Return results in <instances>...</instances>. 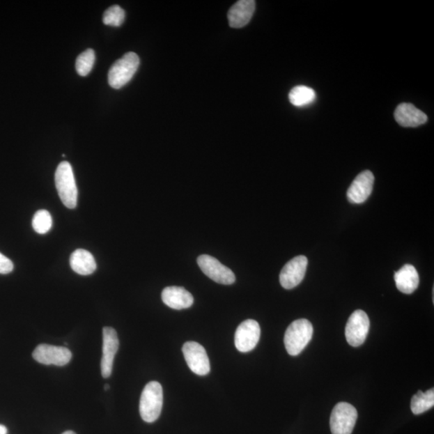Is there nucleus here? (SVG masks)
Wrapping results in <instances>:
<instances>
[{"label": "nucleus", "mask_w": 434, "mask_h": 434, "mask_svg": "<svg viewBox=\"0 0 434 434\" xmlns=\"http://www.w3.org/2000/svg\"><path fill=\"white\" fill-rule=\"evenodd\" d=\"M55 182L61 201L68 208L73 209L77 203V188L72 166L68 162H62L57 166Z\"/></svg>", "instance_id": "obj_3"}, {"label": "nucleus", "mask_w": 434, "mask_h": 434, "mask_svg": "<svg viewBox=\"0 0 434 434\" xmlns=\"http://www.w3.org/2000/svg\"><path fill=\"white\" fill-rule=\"evenodd\" d=\"M13 261L0 253V274H8L13 272Z\"/></svg>", "instance_id": "obj_24"}, {"label": "nucleus", "mask_w": 434, "mask_h": 434, "mask_svg": "<svg viewBox=\"0 0 434 434\" xmlns=\"http://www.w3.org/2000/svg\"><path fill=\"white\" fill-rule=\"evenodd\" d=\"M71 268L80 275H90L97 269L95 259L91 253L86 249H77L70 256Z\"/></svg>", "instance_id": "obj_18"}, {"label": "nucleus", "mask_w": 434, "mask_h": 434, "mask_svg": "<svg viewBox=\"0 0 434 434\" xmlns=\"http://www.w3.org/2000/svg\"><path fill=\"white\" fill-rule=\"evenodd\" d=\"M316 93L313 88L305 86L293 88L289 93V100L293 106L302 107L315 102Z\"/></svg>", "instance_id": "obj_19"}, {"label": "nucleus", "mask_w": 434, "mask_h": 434, "mask_svg": "<svg viewBox=\"0 0 434 434\" xmlns=\"http://www.w3.org/2000/svg\"><path fill=\"white\" fill-rule=\"evenodd\" d=\"M104 389L106 390V391L109 390V385H104Z\"/></svg>", "instance_id": "obj_27"}, {"label": "nucleus", "mask_w": 434, "mask_h": 434, "mask_svg": "<svg viewBox=\"0 0 434 434\" xmlns=\"http://www.w3.org/2000/svg\"><path fill=\"white\" fill-rule=\"evenodd\" d=\"M197 263L203 273L217 284L231 285L236 281L233 272L212 256L201 255L197 259Z\"/></svg>", "instance_id": "obj_6"}, {"label": "nucleus", "mask_w": 434, "mask_h": 434, "mask_svg": "<svg viewBox=\"0 0 434 434\" xmlns=\"http://www.w3.org/2000/svg\"><path fill=\"white\" fill-rule=\"evenodd\" d=\"M308 260L305 256H297L287 263L282 268L279 279L284 289L290 290L299 286L304 279Z\"/></svg>", "instance_id": "obj_9"}, {"label": "nucleus", "mask_w": 434, "mask_h": 434, "mask_svg": "<svg viewBox=\"0 0 434 434\" xmlns=\"http://www.w3.org/2000/svg\"><path fill=\"white\" fill-rule=\"evenodd\" d=\"M124 20V10L118 5H114V6L109 8L103 15V23L106 25L113 26V27L121 26Z\"/></svg>", "instance_id": "obj_23"}, {"label": "nucleus", "mask_w": 434, "mask_h": 434, "mask_svg": "<svg viewBox=\"0 0 434 434\" xmlns=\"http://www.w3.org/2000/svg\"><path fill=\"white\" fill-rule=\"evenodd\" d=\"M0 434H8V428L6 426L0 425Z\"/></svg>", "instance_id": "obj_25"}, {"label": "nucleus", "mask_w": 434, "mask_h": 434, "mask_svg": "<svg viewBox=\"0 0 434 434\" xmlns=\"http://www.w3.org/2000/svg\"><path fill=\"white\" fill-rule=\"evenodd\" d=\"M62 434H77V433L71 431H68L63 433Z\"/></svg>", "instance_id": "obj_26"}, {"label": "nucleus", "mask_w": 434, "mask_h": 434, "mask_svg": "<svg viewBox=\"0 0 434 434\" xmlns=\"http://www.w3.org/2000/svg\"><path fill=\"white\" fill-rule=\"evenodd\" d=\"M188 367L198 375H206L210 373L211 366L206 350L200 343L189 341L182 348Z\"/></svg>", "instance_id": "obj_8"}, {"label": "nucleus", "mask_w": 434, "mask_h": 434, "mask_svg": "<svg viewBox=\"0 0 434 434\" xmlns=\"http://www.w3.org/2000/svg\"><path fill=\"white\" fill-rule=\"evenodd\" d=\"M434 405V389H431L424 393L418 391L411 400V410L415 415H419L432 409Z\"/></svg>", "instance_id": "obj_20"}, {"label": "nucleus", "mask_w": 434, "mask_h": 434, "mask_svg": "<svg viewBox=\"0 0 434 434\" xmlns=\"http://www.w3.org/2000/svg\"><path fill=\"white\" fill-rule=\"evenodd\" d=\"M358 412L351 404L341 402L334 407L330 419L332 434H352Z\"/></svg>", "instance_id": "obj_5"}, {"label": "nucleus", "mask_w": 434, "mask_h": 434, "mask_svg": "<svg viewBox=\"0 0 434 434\" xmlns=\"http://www.w3.org/2000/svg\"><path fill=\"white\" fill-rule=\"evenodd\" d=\"M139 57L134 52L125 54L109 71L108 81L114 88H121L132 79L139 66Z\"/></svg>", "instance_id": "obj_4"}, {"label": "nucleus", "mask_w": 434, "mask_h": 434, "mask_svg": "<svg viewBox=\"0 0 434 434\" xmlns=\"http://www.w3.org/2000/svg\"><path fill=\"white\" fill-rule=\"evenodd\" d=\"M261 336L259 323L247 320L240 323L235 333V346L239 352L247 353L257 346Z\"/></svg>", "instance_id": "obj_10"}, {"label": "nucleus", "mask_w": 434, "mask_h": 434, "mask_svg": "<svg viewBox=\"0 0 434 434\" xmlns=\"http://www.w3.org/2000/svg\"><path fill=\"white\" fill-rule=\"evenodd\" d=\"M370 327L369 318L364 311L357 310L348 318L345 336L352 347H359L367 338Z\"/></svg>", "instance_id": "obj_7"}, {"label": "nucleus", "mask_w": 434, "mask_h": 434, "mask_svg": "<svg viewBox=\"0 0 434 434\" xmlns=\"http://www.w3.org/2000/svg\"><path fill=\"white\" fill-rule=\"evenodd\" d=\"M396 288L406 295L414 293L419 286V275L414 265L406 264L394 275Z\"/></svg>", "instance_id": "obj_17"}, {"label": "nucleus", "mask_w": 434, "mask_h": 434, "mask_svg": "<svg viewBox=\"0 0 434 434\" xmlns=\"http://www.w3.org/2000/svg\"><path fill=\"white\" fill-rule=\"evenodd\" d=\"M102 334L101 370L103 378H108L112 374L114 357L119 348V341L117 332L112 327H104Z\"/></svg>", "instance_id": "obj_12"}, {"label": "nucleus", "mask_w": 434, "mask_h": 434, "mask_svg": "<svg viewBox=\"0 0 434 434\" xmlns=\"http://www.w3.org/2000/svg\"><path fill=\"white\" fill-rule=\"evenodd\" d=\"M313 328L310 321L301 318L293 322L286 329L284 343L289 355H300L311 341Z\"/></svg>", "instance_id": "obj_2"}, {"label": "nucleus", "mask_w": 434, "mask_h": 434, "mask_svg": "<svg viewBox=\"0 0 434 434\" xmlns=\"http://www.w3.org/2000/svg\"><path fill=\"white\" fill-rule=\"evenodd\" d=\"M162 300L167 307L175 310L187 309L194 302L191 293L180 286L166 287L162 292Z\"/></svg>", "instance_id": "obj_16"}, {"label": "nucleus", "mask_w": 434, "mask_h": 434, "mask_svg": "<svg viewBox=\"0 0 434 434\" xmlns=\"http://www.w3.org/2000/svg\"><path fill=\"white\" fill-rule=\"evenodd\" d=\"M256 7L254 0H240L229 9L228 20L230 27L240 29L252 19Z\"/></svg>", "instance_id": "obj_15"}, {"label": "nucleus", "mask_w": 434, "mask_h": 434, "mask_svg": "<svg viewBox=\"0 0 434 434\" xmlns=\"http://www.w3.org/2000/svg\"><path fill=\"white\" fill-rule=\"evenodd\" d=\"M95 61V52L91 49L83 52L78 56L76 61V70L78 75L86 77L91 72Z\"/></svg>", "instance_id": "obj_21"}, {"label": "nucleus", "mask_w": 434, "mask_h": 434, "mask_svg": "<svg viewBox=\"0 0 434 434\" xmlns=\"http://www.w3.org/2000/svg\"><path fill=\"white\" fill-rule=\"evenodd\" d=\"M372 171H364L352 183L347 192L348 201L352 203H362L372 194L374 185Z\"/></svg>", "instance_id": "obj_13"}, {"label": "nucleus", "mask_w": 434, "mask_h": 434, "mask_svg": "<svg viewBox=\"0 0 434 434\" xmlns=\"http://www.w3.org/2000/svg\"><path fill=\"white\" fill-rule=\"evenodd\" d=\"M164 392L157 381H151L145 386L139 402V412L143 420L153 423L160 417L163 409Z\"/></svg>", "instance_id": "obj_1"}, {"label": "nucleus", "mask_w": 434, "mask_h": 434, "mask_svg": "<svg viewBox=\"0 0 434 434\" xmlns=\"http://www.w3.org/2000/svg\"><path fill=\"white\" fill-rule=\"evenodd\" d=\"M394 117L397 123L404 127H417L427 122V115L410 103H402L396 107Z\"/></svg>", "instance_id": "obj_14"}, {"label": "nucleus", "mask_w": 434, "mask_h": 434, "mask_svg": "<svg viewBox=\"0 0 434 434\" xmlns=\"http://www.w3.org/2000/svg\"><path fill=\"white\" fill-rule=\"evenodd\" d=\"M52 226L51 214L42 209L36 212L33 219V227L39 234H45L49 231Z\"/></svg>", "instance_id": "obj_22"}, {"label": "nucleus", "mask_w": 434, "mask_h": 434, "mask_svg": "<svg viewBox=\"0 0 434 434\" xmlns=\"http://www.w3.org/2000/svg\"><path fill=\"white\" fill-rule=\"evenodd\" d=\"M36 362L45 365L65 366L72 359V352L65 347L40 344L33 353Z\"/></svg>", "instance_id": "obj_11"}]
</instances>
